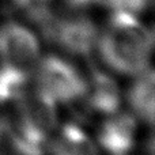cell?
I'll list each match as a JSON object with an SVG mask.
<instances>
[{"label":"cell","instance_id":"12","mask_svg":"<svg viewBox=\"0 0 155 155\" xmlns=\"http://www.w3.org/2000/svg\"><path fill=\"white\" fill-rule=\"evenodd\" d=\"M65 2L72 8H87L97 3H101V0H65Z\"/></svg>","mask_w":155,"mask_h":155},{"label":"cell","instance_id":"3","mask_svg":"<svg viewBox=\"0 0 155 155\" xmlns=\"http://www.w3.org/2000/svg\"><path fill=\"white\" fill-rule=\"evenodd\" d=\"M41 41L29 26L21 22H5L0 26V61L27 70L41 57Z\"/></svg>","mask_w":155,"mask_h":155},{"label":"cell","instance_id":"2","mask_svg":"<svg viewBox=\"0 0 155 155\" xmlns=\"http://www.w3.org/2000/svg\"><path fill=\"white\" fill-rule=\"evenodd\" d=\"M35 67V93L53 105H68L82 99L86 76L64 57H40Z\"/></svg>","mask_w":155,"mask_h":155},{"label":"cell","instance_id":"6","mask_svg":"<svg viewBox=\"0 0 155 155\" xmlns=\"http://www.w3.org/2000/svg\"><path fill=\"white\" fill-rule=\"evenodd\" d=\"M82 99L93 113L106 117L120 110L123 94L112 75L105 71H94L86 78V90Z\"/></svg>","mask_w":155,"mask_h":155},{"label":"cell","instance_id":"5","mask_svg":"<svg viewBox=\"0 0 155 155\" xmlns=\"http://www.w3.org/2000/svg\"><path fill=\"white\" fill-rule=\"evenodd\" d=\"M137 118L128 112H116L102 121L97 134L99 150L110 155H128L136 144Z\"/></svg>","mask_w":155,"mask_h":155},{"label":"cell","instance_id":"1","mask_svg":"<svg viewBox=\"0 0 155 155\" xmlns=\"http://www.w3.org/2000/svg\"><path fill=\"white\" fill-rule=\"evenodd\" d=\"M154 33L140 16L110 12L107 26L99 33L97 51L112 72L135 76L151 67Z\"/></svg>","mask_w":155,"mask_h":155},{"label":"cell","instance_id":"9","mask_svg":"<svg viewBox=\"0 0 155 155\" xmlns=\"http://www.w3.org/2000/svg\"><path fill=\"white\" fill-rule=\"evenodd\" d=\"M29 82L27 70L11 64H0V105L23 98Z\"/></svg>","mask_w":155,"mask_h":155},{"label":"cell","instance_id":"7","mask_svg":"<svg viewBox=\"0 0 155 155\" xmlns=\"http://www.w3.org/2000/svg\"><path fill=\"white\" fill-rule=\"evenodd\" d=\"M127 99L131 113L137 118V121L153 125L155 113V79L153 65L135 75Z\"/></svg>","mask_w":155,"mask_h":155},{"label":"cell","instance_id":"11","mask_svg":"<svg viewBox=\"0 0 155 155\" xmlns=\"http://www.w3.org/2000/svg\"><path fill=\"white\" fill-rule=\"evenodd\" d=\"M16 5L31 14H42L46 11L51 0H14Z\"/></svg>","mask_w":155,"mask_h":155},{"label":"cell","instance_id":"4","mask_svg":"<svg viewBox=\"0 0 155 155\" xmlns=\"http://www.w3.org/2000/svg\"><path fill=\"white\" fill-rule=\"evenodd\" d=\"M101 29L87 16H70L60 19L53 26L54 42L72 56H88L97 49Z\"/></svg>","mask_w":155,"mask_h":155},{"label":"cell","instance_id":"10","mask_svg":"<svg viewBox=\"0 0 155 155\" xmlns=\"http://www.w3.org/2000/svg\"><path fill=\"white\" fill-rule=\"evenodd\" d=\"M110 12H125L140 16L150 7V0H101Z\"/></svg>","mask_w":155,"mask_h":155},{"label":"cell","instance_id":"8","mask_svg":"<svg viewBox=\"0 0 155 155\" xmlns=\"http://www.w3.org/2000/svg\"><path fill=\"white\" fill-rule=\"evenodd\" d=\"M52 155H99V147L84 128L74 123L60 127L49 143Z\"/></svg>","mask_w":155,"mask_h":155}]
</instances>
